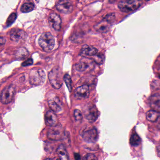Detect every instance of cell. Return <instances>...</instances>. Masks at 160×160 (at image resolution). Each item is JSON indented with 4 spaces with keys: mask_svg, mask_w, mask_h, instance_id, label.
Here are the masks:
<instances>
[{
    "mask_svg": "<svg viewBox=\"0 0 160 160\" xmlns=\"http://www.w3.org/2000/svg\"><path fill=\"white\" fill-rule=\"evenodd\" d=\"M38 42L45 51L50 52L55 46V39L50 32H44L40 36Z\"/></svg>",
    "mask_w": 160,
    "mask_h": 160,
    "instance_id": "cell-1",
    "label": "cell"
},
{
    "mask_svg": "<svg viewBox=\"0 0 160 160\" xmlns=\"http://www.w3.org/2000/svg\"><path fill=\"white\" fill-rule=\"evenodd\" d=\"M142 4L141 0H122L119 3L118 6L122 12H130L137 10Z\"/></svg>",
    "mask_w": 160,
    "mask_h": 160,
    "instance_id": "cell-2",
    "label": "cell"
},
{
    "mask_svg": "<svg viewBox=\"0 0 160 160\" xmlns=\"http://www.w3.org/2000/svg\"><path fill=\"white\" fill-rule=\"evenodd\" d=\"M45 79V72L42 69L34 68L30 71L29 80L32 85L35 86L42 85L44 83Z\"/></svg>",
    "mask_w": 160,
    "mask_h": 160,
    "instance_id": "cell-3",
    "label": "cell"
},
{
    "mask_svg": "<svg viewBox=\"0 0 160 160\" xmlns=\"http://www.w3.org/2000/svg\"><path fill=\"white\" fill-rule=\"evenodd\" d=\"M48 79L53 88L59 89L61 88L63 83L62 74L58 68L52 69L48 75Z\"/></svg>",
    "mask_w": 160,
    "mask_h": 160,
    "instance_id": "cell-4",
    "label": "cell"
},
{
    "mask_svg": "<svg viewBox=\"0 0 160 160\" xmlns=\"http://www.w3.org/2000/svg\"><path fill=\"white\" fill-rule=\"evenodd\" d=\"M16 93L15 87L13 85L5 87L0 95V101L2 103L7 104L13 100Z\"/></svg>",
    "mask_w": 160,
    "mask_h": 160,
    "instance_id": "cell-5",
    "label": "cell"
},
{
    "mask_svg": "<svg viewBox=\"0 0 160 160\" xmlns=\"http://www.w3.org/2000/svg\"><path fill=\"white\" fill-rule=\"evenodd\" d=\"M57 10L65 14H69L72 12L73 6L70 0H59L56 5Z\"/></svg>",
    "mask_w": 160,
    "mask_h": 160,
    "instance_id": "cell-6",
    "label": "cell"
},
{
    "mask_svg": "<svg viewBox=\"0 0 160 160\" xmlns=\"http://www.w3.org/2000/svg\"><path fill=\"white\" fill-rule=\"evenodd\" d=\"M84 113L86 118L90 122H95L99 116L97 108L93 105L88 106Z\"/></svg>",
    "mask_w": 160,
    "mask_h": 160,
    "instance_id": "cell-7",
    "label": "cell"
},
{
    "mask_svg": "<svg viewBox=\"0 0 160 160\" xmlns=\"http://www.w3.org/2000/svg\"><path fill=\"white\" fill-rule=\"evenodd\" d=\"M10 36L12 41L16 42H22L26 40L27 34L23 30L14 28L12 30Z\"/></svg>",
    "mask_w": 160,
    "mask_h": 160,
    "instance_id": "cell-8",
    "label": "cell"
},
{
    "mask_svg": "<svg viewBox=\"0 0 160 160\" xmlns=\"http://www.w3.org/2000/svg\"><path fill=\"white\" fill-rule=\"evenodd\" d=\"M83 139L88 143H95L98 139V134L95 128L85 131L82 133Z\"/></svg>",
    "mask_w": 160,
    "mask_h": 160,
    "instance_id": "cell-9",
    "label": "cell"
},
{
    "mask_svg": "<svg viewBox=\"0 0 160 160\" xmlns=\"http://www.w3.org/2000/svg\"><path fill=\"white\" fill-rule=\"evenodd\" d=\"M89 94V88L88 85H83L78 87L75 91V97L78 100H83L88 99Z\"/></svg>",
    "mask_w": 160,
    "mask_h": 160,
    "instance_id": "cell-10",
    "label": "cell"
},
{
    "mask_svg": "<svg viewBox=\"0 0 160 160\" xmlns=\"http://www.w3.org/2000/svg\"><path fill=\"white\" fill-rule=\"evenodd\" d=\"M48 104L51 110L55 113H59L62 110V103L58 96L50 97L48 100Z\"/></svg>",
    "mask_w": 160,
    "mask_h": 160,
    "instance_id": "cell-11",
    "label": "cell"
},
{
    "mask_svg": "<svg viewBox=\"0 0 160 160\" xmlns=\"http://www.w3.org/2000/svg\"><path fill=\"white\" fill-rule=\"evenodd\" d=\"M62 127L60 126L56 125L52 126L48 133V136L49 139L52 140H59L62 137Z\"/></svg>",
    "mask_w": 160,
    "mask_h": 160,
    "instance_id": "cell-12",
    "label": "cell"
},
{
    "mask_svg": "<svg viewBox=\"0 0 160 160\" xmlns=\"http://www.w3.org/2000/svg\"><path fill=\"white\" fill-rule=\"evenodd\" d=\"M93 65V61L90 59L84 58L76 65V69L79 72H84Z\"/></svg>",
    "mask_w": 160,
    "mask_h": 160,
    "instance_id": "cell-13",
    "label": "cell"
},
{
    "mask_svg": "<svg viewBox=\"0 0 160 160\" xmlns=\"http://www.w3.org/2000/svg\"><path fill=\"white\" fill-rule=\"evenodd\" d=\"M49 24L52 28L57 31H59L61 28L62 20L58 15L52 13L48 18Z\"/></svg>",
    "mask_w": 160,
    "mask_h": 160,
    "instance_id": "cell-14",
    "label": "cell"
},
{
    "mask_svg": "<svg viewBox=\"0 0 160 160\" xmlns=\"http://www.w3.org/2000/svg\"><path fill=\"white\" fill-rule=\"evenodd\" d=\"M45 121L47 125L48 126H55L58 122V117L56 113L52 110H48L45 115Z\"/></svg>",
    "mask_w": 160,
    "mask_h": 160,
    "instance_id": "cell-15",
    "label": "cell"
},
{
    "mask_svg": "<svg viewBox=\"0 0 160 160\" xmlns=\"http://www.w3.org/2000/svg\"><path fill=\"white\" fill-rule=\"evenodd\" d=\"M111 24L105 20H103L101 22L94 26V28L96 31L100 33H106L110 29Z\"/></svg>",
    "mask_w": 160,
    "mask_h": 160,
    "instance_id": "cell-16",
    "label": "cell"
},
{
    "mask_svg": "<svg viewBox=\"0 0 160 160\" xmlns=\"http://www.w3.org/2000/svg\"><path fill=\"white\" fill-rule=\"evenodd\" d=\"M81 53L86 56H93L98 53V49L91 46L84 45L81 50Z\"/></svg>",
    "mask_w": 160,
    "mask_h": 160,
    "instance_id": "cell-17",
    "label": "cell"
},
{
    "mask_svg": "<svg viewBox=\"0 0 160 160\" xmlns=\"http://www.w3.org/2000/svg\"><path fill=\"white\" fill-rule=\"evenodd\" d=\"M57 152L61 160H69V157L68 152H67L65 146L63 144H61L58 147L57 150Z\"/></svg>",
    "mask_w": 160,
    "mask_h": 160,
    "instance_id": "cell-18",
    "label": "cell"
},
{
    "mask_svg": "<svg viewBox=\"0 0 160 160\" xmlns=\"http://www.w3.org/2000/svg\"><path fill=\"white\" fill-rule=\"evenodd\" d=\"M150 104L153 110L159 112L160 111V95L159 93L152 96L150 99Z\"/></svg>",
    "mask_w": 160,
    "mask_h": 160,
    "instance_id": "cell-19",
    "label": "cell"
},
{
    "mask_svg": "<svg viewBox=\"0 0 160 160\" xmlns=\"http://www.w3.org/2000/svg\"><path fill=\"white\" fill-rule=\"evenodd\" d=\"M160 117V113L154 110H149L146 113L147 119L152 122H156Z\"/></svg>",
    "mask_w": 160,
    "mask_h": 160,
    "instance_id": "cell-20",
    "label": "cell"
},
{
    "mask_svg": "<svg viewBox=\"0 0 160 160\" xmlns=\"http://www.w3.org/2000/svg\"><path fill=\"white\" fill-rule=\"evenodd\" d=\"M29 56V52L26 48H21L17 51L15 56L17 59L19 60H22L28 58Z\"/></svg>",
    "mask_w": 160,
    "mask_h": 160,
    "instance_id": "cell-21",
    "label": "cell"
},
{
    "mask_svg": "<svg viewBox=\"0 0 160 160\" xmlns=\"http://www.w3.org/2000/svg\"><path fill=\"white\" fill-rule=\"evenodd\" d=\"M130 142L132 146L133 147H137L141 143V138L137 134H133L132 135L130 138Z\"/></svg>",
    "mask_w": 160,
    "mask_h": 160,
    "instance_id": "cell-22",
    "label": "cell"
},
{
    "mask_svg": "<svg viewBox=\"0 0 160 160\" xmlns=\"http://www.w3.org/2000/svg\"><path fill=\"white\" fill-rule=\"evenodd\" d=\"M34 9V4L31 2H28L25 3L22 5L21 8V11L23 13H28L33 11Z\"/></svg>",
    "mask_w": 160,
    "mask_h": 160,
    "instance_id": "cell-23",
    "label": "cell"
},
{
    "mask_svg": "<svg viewBox=\"0 0 160 160\" xmlns=\"http://www.w3.org/2000/svg\"><path fill=\"white\" fill-rule=\"evenodd\" d=\"M63 80L65 82L69 92H71L72 91V80L71 77L69 75L66 74L63 77Z\"/></svg>",
    "mask_w": 160,
    "mask_h": 160,
    "instance_id": "cell-24",
    "label": "cell"
},
{
    "mask_svg": "<svg viewBox=\"0 0 160 160\" xmlns=\"http://www.w3.org/2000/svg\"><path fill=\"white\" fill-rule=\"evenodd\" d=\"M17 18V16L15 13H13L12 14H11V15L8 18L7 21H6V24L7 27L11 26L15 21Z\"/></svg>",
    "mask_w": 160,
    "mask_h": 160,
    "instance_id": "cell-25",
    "label": "cell"
},
{
    "mask_svg": "<svg viewBox=\"0 0 160 160\" xmlns=\"http://www.w3.org/2000/svg\"><path fill=\"white\" fill-rule=\"evenodd\" d=\"M94 58H93V61L95 62L96 63L98 64H101L103 62L104 60V57L102 54H96L94 55Z\"/></svg>",
    "mask_w": 160,
    "mask_h": 160,
    "instance_id": "cell-26",
    "label": "cell"
},
{
    "mask_svg": "<svg viewBox=\"0 0 160 160\" xmlns=\"http://www.w3.org/2000/svg\"><path fill=\"white\" fill-rule=\"evenodd\" d=\"M74 117L77 122H81L83 119V116L79 109H75L74 110Z\"/></svg>",
    "mask_w": 160,
    "mask_h": 160,
    "instance_id": "cell-27",
    "label": "cell"
},
{
    "mask_svg": "<svg viewBox=\"0 0 160 160\" xmlns=\"http://www.w3.org/2000/svg\"><path fill=\"white\" fill-rule=\"evenodd\" d=\"M115 19V14L114 13H110L106 16L103 20L107 21L108 23L111 24Z\"/></svg>",
    "mask_w": 160,
    "mask_h": 160,
    "instance_id": "cell-28",
    "label": "cell"
},
{
    "mask_svg": "<svg viewBox=\"0 0 160 160\" xmlns=\"http://www.w3.org/2000/svg\"><path fill=\"white\" fill-rule=\"evenodd\" d=\"M33 63V60L32 58H29L28 59L26 60V61L24 62L22 64V66L24 67L26 66H29V65H32Z\"/></svg>",
    "mask_w": 160,
    "mask_h": 160,
    "instance_id": "cell-29",
    "label": "cell"
},
{
    "mask_svg": "<svg viewBox=\"0 0 160 160\" xmlns=\"http://www.w3.org/2000/svg\"><path fill=\"white\" fill-rule=\"evenodd\" d=\"M85 159L87 160H96L97 159L96 156L94 154H92V153H89L86 156Z\"/></svg>",
    "mask_w": 160,
    "mask_h": 160,
    "instance_id": "cell-30",
    "label": "cell"
},
{
    "mask_svg": "<svg viewBox=\"0 0 160 160\" xmlns=\"http://www.w3.org/2000/svg\"><path fill=\"white\" fill-rule=\"evenodd\" d=\"M6 39L4 37H0V46H2L6 43Z\"/></svg>",
    "mask_w": 160,
    "mask_h": 160,
    "instance_id": "cell-31",
    "label": "cell"
},
{
    "mask_svg": "<svg viewBox=\"0 0 160 160\" xmlns=\"http://www.w3.org/2000/svg\"><path fill=\"white\" fill-rule=\"evenodd\" d=\"M74 157L76 160H79V159H80V156L78 153H75Z\"/></svg>",
    "mask_w": 160,
    "mask_h": 160,
    "instance_id": "cell-32",
    "label": "cell"
},
{
    "mask_svg": "<svg viewBox=\"0 0 160 160\" xmlns=\"http://www.w3.org/2000/svg\"><path fill=\"white\" fill-rule=\"evenodd\" d=\"M108 1H109V2H110V3H113L115 2L117 0H108Z\"/></svg>",
    "mask_w": 160,
    "mask_h": 160,
    "instance_id": "cell-33",
    "label": "cell"
},
{
    "mask_svg": "<svg viewBox=\"0 0 160 160\" xmlns=\"http://www.w3.org/2000/svg\"><path fill=\"white\" fill-rule=\"evenodd\" d=\"M145 1H148L149 0H145Z\"/></svg>",
    "mask_w": 160,
    "mask_h": 160,
    "instance_id": "cell-34",
    "label": "cell"
}]
</instances>
